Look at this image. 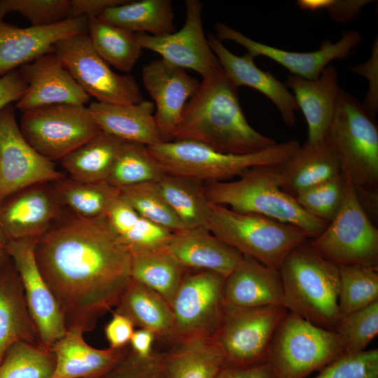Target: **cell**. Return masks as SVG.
<instances>
[{
  "instance_id": "cell-1",
  "label": "cell",
  "mask_w": 378,
  "mask_h": 378,
  "mask_svg": "<svg viewBox=\"0 0 378 378\" xmlns=\"http://www.w3.org/2000/svg\"><path fill=\"white\" fill-rule=\"evenodd\" d=\"M34 255L66 330H93L132 281L130 251L106 216L83 218L64 208L37 239Z\"/></svg>"
},
{
  "instance_id": "cell-2",
  "label": "cell",
  "mask_w": 378,
  "mask_h": 378,
  "mask_svg": "<svg viewBox=\"0 0 378 378\" xmlns=\"http://www.w3.org/2000/svg\"><path fill=\"white\" fill-rule=\"evenodd\" d=\"M174 140L195 141L234 155L260 152L277 144L248 123L237 88L223 69L203 78L183 108Z\"/></svg>"
},
{
  "instance_id": "cell-3",
  "label": "cell",
  "mask_w": 378,
  "mask_h": 378,
  "mask_svg": "<svg viewBox=\"0 0 378 378\" xmlns=\"http://www.w3.org/2000/svg\"><path fill=\"white\" fill-rule=\"evenodd\" d=\"M279 271L283 306L317 326L335 331L341 319L338 265L323 258L306 240L286 256Z\"/></svg>"
},
{
  "instance_id": "cell-4",
  "label": "cell",
  "mask_w": 378,
  "mask_h": 378,
  "mask_svg": "<svg viewBox=\"0 0 378 378\" xmlns=\"http://www.w3.org/2000/svg\"><path fill=\"white\" fill-rule=\"evenodd\" d=\"M276 164L253 167L233 181L208 183L206 196L211 204L261 215L297 227L308 238L317 237L328 223L307 213L281 189Z\"/></svg>"
},
{
  "instance_id": "cell-5",
  "label": "cell",
  "mask_w": 378,
  "mask_h": 378,
  "mask_svg": "<svg viewBox=\"0 0 378 378\" xmlns=\"http://www.w3.org/2000/svg\"><path fill=\"white\" fill-rule=\"evenodd\" d=\"M323 141L346 182L356 189L378 190L377 125L362 104L342 88Z\"/></svg>"
},
{
  "instance_id": "cell-6",
  "label": "cell",
  "mask_w": 378,
  "mask_h": 378,
  "mask_svg": "<svg viewBox=\"0 0 378 378\" xmlns=\"http://www.w3.org/2000/svg\"><path fill=\"white\" fill-rule=\"evenodd\" d=\"M300 146L298 140L291 139L248 155L221 153L192 140H174L147 148L166 174L210 183L239 177L253 167L281 163Z\"/></svg>"
},
{
  "instance_id": "cell-7",
  "label": "cell",
  "mask_w": 378,
  "mask_h": 378,
  "mask_svg": "<svg viewBox=\"0 0 378 378\" xmlns=\"http://www.w3.org/2000/svg\"><path fill=\"white\" fill-rule=\"evenodd\" d=\"M212 204L208 230L242 255L267 266L279 270L286 256L308 239L292 225Z\"/></svg>"
},
{
  "instance_id": "cell-8",
  "label": "cell",
  "mask_w": 378,
  "mask_h": 378,
  "mask_svg": "<svg viewBox=\"0 0 378 378\" xmlns=\"http://www.w3.org/2000/svg\"><path fill=\"white\" fill-rule=\"evenodd\" d=\"M342 354V344L335 330L287 311L270 342L268 362L275 378H306Z\"/></svg>"
},
{
  "instance_id": "cell-9",
  "label": "cell",
  "mask_w": 378,
  "mask_h": 378,
  "mask_svg": "<svg viewBox=\"0 0 378 378\" xmlns=\"http://www.w3.org/2000/svg\"><path fill=\"white\" fill-rule=\"evenodd\" d=\"M346 183L339 211L309 243L323 258L337 265L378 267V230L361 206L353 185Z\"/></svg>"
},
{
  "instance_id": "cell-10",
  "label": "cell",
  "mask_w": 378,
  "mask_h": 378,
  "mask_svg": "<svg viewBox=\"0 0 378 378\" xmlns=\"http://www.w3.org/2000/svg\"><path fill=\"white\" fill-rule=\"evenodd\" d=\"M28 144L55 162L102 130L85 105L60 104L23 112L19 125Z\"/></svg>"
},
{
  "instance_id": "cell-11",
  "label": "cell",
  "mask_w": 378,
  "mask_h": 378,
  "mask_svg": "<svg viewBox=\"0 0 378 378\" xmlns=\"http://www.w3.org/2000/svg\"><path fill=\"white\" fill-rule=\"evenodd\" d=\"M225 276L211 271L188 270L172 304L174 321L168 341L214 338L222 320Z\"/></svg>"
},
{
  "instance_id": "cell-12",
  "label": "cell",
  "mask_w": 378,
  "mask_h": 378,
  "mask_svg": "<svg viewBox=\"0 0 378 378\" xmlns=\"http://www.w3.org/2000/svg\"><path fill=\"white\" fill-rule=\"evenodd\" d=\"M53 51L78 85L97 102L134 104L144 100L134 77L113 71L94 50L88 33L57 41Z\"/></svg>"
},
{
  "instance_id": "cell-13",
  "label": "cell",
  "mask_w": 378,
  "mask_h": 378,
  "mask_svg": "<svg viewBox=\"0 0 378 378\" xmlns=\"http://www.w3.org/2000/svg\"><path fill=\"white\" fill-rule=\"evenodd\" d=\"M287 311L282 304L249 308L224 306L214 339L222 349L226 365L248 367L268 362L270 342Z\"/></svg>"
},
{
  "instance_id": "cell-14",
  "label": "cell",
  "mask_w": 378,
  "mask_h": 378,
  "mask_svg": "<svg viewBox=\"0 0 378 378\" xmlns=\"http://www.w3.org/2000/svg\"><path fill=\"white\" fill-rule=\"evenodd\" d=\"M64 174L24 138L15 109L8 104L0 111V202L31 185L52 182Z\"/></svg>"
},
{
  "instance_id": "cell-15",
  "label": "cell",
  "mask_w": 378,
  "mask_h": 378,
  "mask_svg": "<svg viewBox=\"0 0 378 378\" xmlns=\"http://www.w3.org/2000/svg\"><path fill=\"white\" fill-rule=\"evenodd\" d=\"M202 8L198 0L186 1V19L180 30L160 36L135 34L139 44L173 65L197 72L202 78L218 73L223 69L204 33Z\"/></svg>"
},
{
  "instance_id": "cell-16",
  "label": "cell",
  "mask_w": 378,
  "mask_h": 378,
  "mask_svg": "<svg viewBox=\"0 0 378 378\" xmlns=\"http://www.w3.org/2000/svg\"><path fill=\"white\" fill-rule=\"evenodd\" d=\"M36 241L34 238L20 239L6 243V246L20 275L39 342L51 349L67 330L56 299L37 266L34 255Z\"/></svg>"
},
{
  "instance_id": "cell-17",
  "label": "cell",
  "mask_w": 378,
  "mask_h": 378,
  "mask_svg": "<svg viewBox=\"0 0 378 378\" xmlns=\"http://www.w3.org/2000/svg\"><path fill=\"white\" fill-rule=\"evenodd\" d=\"M215 35L220 41H232L245 48L254 58L264 56L287 69L292 75L306 79H316L330 63L346 58L360 43L362 36L355 30L345 31L337 42L323 41L319 48L312 52H293L255 41L230 26L217 22Z\"/></svg>"
},
{
  "instance_id": "cell-18",
  "label": "cell",
  "mask_w": 378,
  "mask_h": 378,
  "mask_svg": "<svg viewBox=\"0 0 378 378\" xmlns=\"http://www.w3.org/2000/svg\"><path fill=\"white\" fill-rule=\"evenodd\" d=\"M51 182L20 190L0 202V240L38 239L64 211Z\"/></svg>"
},
{
  "instance_id": "cell-19",
  "label": "cell",
  "mask_w": 378,
  "mask_h": 378,
  "mask_svg": "<svg viewBox=\"0 0 378 378\" xmlns=\"http://www.w3.org/2000/svg\"><path fill=\"white\" fill-rule=\"evenodd\" d=\"M142 80L154 101V118L162 141H172L187 100L195 94L200 83L184 69L162 58L144 66Z\"/></svg>"
},
{
  "instance_id": "cell-20",
  "label": "cell",
  "mask_w": 378,
  "mask_h": 378,
  "mask_svg": "<svg viewBox=\"0 0 378 378\" xmlns=\"http://www.w3.org/2000/svg\"><path fill=\"white\" fill-rule=\"evenodd\" d=\"M27 85L17 102L21 111L60 104L85 105L90 97L73 78L56 53H46L18 69Z\"/></svg>"
},
{
  "instance_id": "cell-21",
  "label": "cell",
  "mask_w": 378,
  "mask_h": 378,
  "mask_svg": "<svg viewBox=\"0 0 378 378\" xmlns=\"http://www.w3.org/2000/svg\"><path fill=\"white\" fill-rule=\"evenodd\" d=\"M88 18L80 17L46 27L21 28L0 17V77L52 52L57 41L88 33Z\"/></svg>"
},
{
  "instance_id": "cell-22",
  "label": "cell",
  "mask_w": 378,
  "mask_h": 378,
  "mask_svg": "<svg viewBox=\"0 0 378 378\" xmlns=\"http://www.w3.org/2000/svg\"><path fill=\"white\" fill-rule=\"evenodd\" d=\"M208 41L224 72L237 88L246 86L262 93L274 104L284 122L288 127L294 126L295 113L299 108L286 84L270 71L259 69L254 57L248 52L237 56L230 52L215 34L210 33Z\"/></svg>"
},
{
  "instance_id": "cell-23",
  "label": "cell",
  "mask_w": 378,
  "mask_h": 378,
  "mask_svg": "<svg viewBox=\"0 0 378 378\" xmlns=\"http://www.w3.org/2000/svg\"><path fill=\"white\" fill-rule=\"evenodd\" d=\"M223 301L225 307L239 308L282 304L283 286L279 270L243 255L225 277Z\"/></svg>"
},
{
  "instance_id": "cell-24",
  "label": "cell",
  "mask_w": 378,
  "mask_h": 378,
  "mask_svg": "<svg viewBox=\"0 0 378 378\" xmlns=\"http://www.w3.org/2000/svg\"><path fill=\"white\" fill-rule=\"evenodd\" d=\"M337 69L329 64L314 80L290 75L286 85L293 91L295 102L307 125V141H323L332 120L340 87Z\"/></svg>"
},
{
  "instance_id": "cell-25",
  "label": "cell",
  "mask_w": 378,
  "mask_h": 378,
  "mask_svg": "<svg viewBox=\"0 0 378 378\" xmlns=\"http://www.w3.org/2000/svg\"><path fill=\"white\" fill-rule=\"evenodd\" d=\"M167 246L187 270L211 271L225 277L243 257L206 228L172 232Z\"/></svg>"
},
{
  "instance_id": "cell-26",
  "label": "cell",
  "mask_w": 378,
  "mask_h": 378,
  "mask_svg": "<svg viewBox=\"0 0 378 378\" xmlns=\"http://www.w3.org/2000/svg\"><path fill=\"white\" fill-rule=\"evenodd\" d=\"M88 108L102 131L120 139L146 147L163 142L154 118L155 104L152 102L112 104L95 101Z\"/></svg>"
},
{
  "instance_id": "cell-27",
  "label": "cell",
  "mask_w": 378,
  "mask_h": 378,
  "mask_svg": "<svg viewBox=\"0 0 378 378\" xmlns=\"http://www.w3.org/2000/svg\"><path fill=\"white\" fill-rule=\"evenodd\" d=\"M78 329H69L51 348L55 368L50 378H102L123 356V349H99L89 345Z\"/></svg>"
},
{
  "instance_id": "cell-28",
  "label": "cell",
  "mask_w": 378,
  "mask_h": 378,
  "mask_svg": "<svg viewBox=\"0 0 378 378\" xmlns=\"http://www.w3.org/2000/svg\"><path fill=\"white\" fill-rule=\"evenodd\" d=\"M18 342L39 343L20 275L11 258L0 267V363Z\"/></svg>"
},
{
  "instance_id": "cell-29",
  "label": "cell",
  "mask_w": 378,
  "mask_h": 378,
  "mask_svg": "<svg viewBox=\"0 0 378 378\" xmlns=\"http://www.w3.org/2000/svg\"><path fill=\"white\" fill-rule=\"evenodd\" d=\"M279 186L293 197L341 175L338 162L324 143L306 141L289 158L276 164Z\"/></svg>"
},
{
  "instance_id": "cell-30",
  "label": "cell",
  "mask_w": 378,
  "mask_h": 378,
  "mask_svg": "<svg viewBox=\"0 0 378 378\" xmlns=\"http://www.w3.org/2000/svg\"><path fill=\"white\" fill-rule=\"evenodd\" d=\"M226 365L224 354L214 338L190 340L164 354L163 378H215Z\"/></svg>"
},
{
  "instance_id": "cell-31",
  "label": "cell",
  "mask_w": 378,
  "mask_h": 378,
  "mask_svg": "<svg viewBox=\"0 0 378 378\" xmlns=\"http://www.w3.org/2000/svg\"><path fill=\"white\" fill-rule=\"evenodd\" d=\"M113 312L130 318L134 326L151 331L155 338L168 341L173 326L172 307L158 293L134 280Z\"/></svg>"
},
{
  "instance_id": "cell-32",
  "label": "cell",
  "mask_w": 378,
  "mask_h": 378,
  "mask_svg": "<svg viewBox=\"0 0 378 378\" xmlns=\"http://www.w3.org/2000/svg\"><path fill=\"white\" fill-rule=\"evenodd\" d=\"M130 253L132 279L158 293L172 306L188 270L178 262L167 245Z\"/></svg>"
},
{
  "instance_id": "cell-33",
  "label": "cell",
  "mask_w": 378,
  "mask_h": 378,
  "mask_svg": "<svg viewBox=\"0 0 378 378\" xmlns=\"http://www.w3.org/2000/svg\"><path fill=\"white\" fill-rule=\"evenodd\" d=\"M97 18L134 34L160 36L176 31L169 0L128 1L106 8Z\"/></svg>"
},
{
  "instance_id": "cell-34",
  "label": "cell",
  "mask_w": 378,
  "mask_h": 378,
  "mask_svg": "<svg viewBox=\"0 0 378 378\" xmlns=\"http://www.w3.org/2000/svg\"><path fill=\"white\" fill-rule=\"evenodd\" d=\"M125 141L101 131L59 162L71 178L83 182L106 181Z\"/></svg>"
},
{
  "instance_id": "cell-35",
  "label": "cell",
  "mask_w": 378,
  "mask_h": 378,
  "mask_svg": "<svg viewBox=\"0 0 378 378\" xmlns=\"http://www.w3.org/2000/svg\"><path fill=\"white\" fill-rule=\"evenodd\" d=\"M158 184L185 229H208L213 204L206 196L203 182L165 174Z\"/></svg>"
},
{
  "instance_id": "cell-36",
  "label": "cell",
  "mask_w": 378,
  "mask_h": 378,
  "mask_svg": "<svg viewBox=\"0 0 378 378\" xmlns=\"http://www.w3.org/2000/svg\"><path fill=\"white\" fill-rule=\"evenodd\" d=\"M51 184L62 205L86 219L106 216L112 203L120 197V190L106 181L83 182L64 175Z\"/></svg>"
},
{
  "instance_id": "cell-37",
  "label": "cell",
  "mask_w": 378,
  "mask_h": 378,
  "mask_svg": "<svg viewBox=\"0 0 378 378\" xmlns=\"http://www.w3.org/2000/svg\"><path fill=\"white\" fill-rule=\"evenodd\" d=\"M106 217L120 241L130 252L166 246L172 232L139 214L120 197Z\"/></svg>"
},
{
  "instance_id": "cell-38",
  "label": "cell",
  "mask_w": 378,
  "mask_h": 378,
  "mask_svg": "<svg viewBox=\"0 0 378 378\" xmlns=\"http://www.w3.org/2000/svg\"><path fill=\"white\" fill-rule=\"evenodd\" d=\"M88 34L99 57L123 72L130 71L141 54L134 33L97 18H88Z\"/></svg>"
},
{
  "instance_id": "cell-39",
  "label": "cell",
  "mask_w": 378,
  "mask_h": 378,
  "mask_svg": "<svg viewBox=\"0 0 378 378\" xmlns=\"http://www.w3.org/2000/svg\"><path fill=\"white\" fill-rule=\"evenodd\" d=\"M166 173L142 144L125 141L106 182L120 190L148 182H159Z\"/></svg>"
},
{
  "instance_id": "cell-40",
  "label": "cell",
  "mask_w": 378,
  "mask_h": 378,
  "mask_svg": "<svg viewBox=\"0 0 378 378\" xmlns=\"http://www.w3.org/2000/svg\"><path fill=\"white\" fill-rule=\"evenodd\" d=\"M55 363L51 349L39 343L18 342L0 363V378H50Z\"/></svg>"
},
{
  "instance_id": "cell-41",
  "label": "cell",
  "mask_w": 378,
  "mask_h": 378,
  "mask_svg": "<svg viewBox=\"0 0 378 378\" xmlns=\"http://www.w3.org/2000/svg\"><path fill=\"white\" fill-rule=\"evenodd\" d=\"M338 307L344 317L378 301L377 267L338 265Z\"/></svg>"
},
{
  "instance_id": "cell-42",
  "label": "cell",
  "mask_w": 378,
  "mask_h": 378,
  "mask_svg": "<svg viewBox=\"0 0 378 378\" xmlns=\"http://www.w3.org/2000/svg\"><path fill=\"white\" fill-rule=\"evenodd\" d=\"M120 197L141 216L172 232L185 229L165 200L158 182L122 188Z\"/></svg>"
},
{
  "instance_id": "cell-43",
  "label": "cell",
  "mask_w": 378,
  "mask_h": 378,
  "mask_svg": "<svg viewBox=\"0 0 378 378\" xmlns=\"http://www.w3.org/2000/svg\"><path fill=\"white\" fill-rule=\"evenodd\" d=\"M344 354L365 351L378 333V301L342 317L335 330Z\"/></svg>"
},
{
  "instance_id": "cell-44",
  "label": "cell",
  "mask_w": 378,
  "mask_h": 378,
  "mask_svg": "<svg viewBox=\"0 0 378 378\" xmlns=\"http://www.w3.org/2000/svg\"><path fill=\"white\" fill-rule=\"evenodd\" d=\"M346 189V183L340 175L304 190L295 199L307 213L330 223L342 206Z\"/></svg>"
},
{
  "instance_id": "cell-45",
  "label": "cell",
  "mask_w": 378,
  "mask_h": 378,
  "mask_svg": "<svg viewBox=\"0 0 378 378\" xmlns=\"http://www.w3.org/2000/svg\"><path fill=\"white\" fill-rule=\"evenodd\" d=\"M71 0H0V17L18 12L31 27H46L69 18Z\"/></svg>"
},
{
  "instance_id": "cell-46",
  "label": "cell",
  "mask_w": 378,
  "mask_h": 378,
  "mask_svg": "<svg viewBox=\"0 0 378 378\" xmlns=\"http://www.w3.org/2000/svg\"><path fill=\"white\" fill-rule=\"evenodd\" d=\"M314 378H378V349L344 354Z\"/></svg>"
},
{
  "instance_id": "cell-47",
  "label": "cell",
  "mask_w": 378,
  "mask_h": 378,
  "mask_svg": "<svg viewBox=\"0 0 378 378\" xmlns=\"http://www.w3.org/2000/svg\"><path fill=\"white\" fill-rule=\"evenodd\" d=\"M164 354L142 357L130 346L120 360L102 378H155L162 370Z\"/></svg>"
},
{
  "instance_id": "cell-48",
  "label": "cell",
  "mask_w": 378,
  "mask_h": 378,
  "mask_svg": "<svg viewBox=\"0 0 378 378\" xmlns=\"http://www.w3.org/2000/svg\"><path fill=\"white\" fill-rule=\"evenodd\" d=\"M370 0H299L297 5L302 10H325L329 17L339 23H347L356 19Z\"/></svg>"
},
{
  "instance_id": "cell-49",
  "label": "cell",
  "mask_w": 378,
  "mask_h": 378,
  "mask_svg": "<svg viewBox=\"0 0 378 378\" xmlns=\"http://www.w3.org/2000/svg\"><path fill=\"white\" fill-rule=\"evenodd\" d=\"M351 71L366 78L369 90L361 103L365 110L373 118L378 111V41L376 37L373 43L371 55L368 60L351 67Z\"/></svg>"
},
{
  "instance_id": "cell-50",
  "label": "cell",
  "mask_w": 378,
  "mask_h": 378,
  "mask_svg": "<svg viewBox=\"0 0 378 378\" xmlns=\"http://www.w3.org/2000/svg\"><path fill=\"white\" fill-rule=\"evenodd\" d=\"M134 327L132 321L127 316L113 312L111 319L104 327V333L109 348L118 349L128 346Z\"/></svg>"
},
{
  "instance_id": "cell-51",
  "label": "cell",
  "mask_w": 378,
  "mask_h": 378,
  "mask_svg": "<svg viewBox=\"0 0 378 378\" xmlns=\"http://www.w3.org/2000/svg\"><path fill=\"white\" fill-rule=\"evenodd\" d=\"M27 85L19 70L0 77V111L13 102H18L24 94Z\"/></svg>"
},
{
  "instance_id": "cell-52",
  "label": "cell",
  "mask_w": 378,
  "mask_h": 378,
  "mask_svg": "<svg viewBox=\"0 0 378 378\" xmlns=\"http://www.w3.org/2000/svg\"><path fill=\"white\" fill-rule=\"evenodd\" d=\"M127 1V0H71L69 18H98L106 8Z\"/></svg>"
},
{
  "instance_id": "cell-53",
  "label": "cell",
  "mask_w": 378,
  "mask_h": 378,
  "mask_svg": "<svg viewBox=\"0 0 378 378\" xmlns=\"http://www.w3.org/2000/svg\"><path fill=\"white\" fill-rule=\"evenodd\" d=\"M215 378H275L274 372L269 362L239 367L225 365Z\"/></svg>"
},
{
  "instance_id": "cell-54",
  "label": "cell",
  "mask_w": 378,
  "mask_h": 378,
  "mask_svg": "<svg viewBox=\"0 0 378 378\" xmlns=\"http://www.w3.org/2000/svg\"><path fill=\"white\" fill-rule=\"evenodd\" d=\"M155 335L150 330L144 328L134 330L129 346L131 350L142 357H148L153 354V344Z\"/></svg>"
},
{
  "instance_id": "cell-55",
  "label": "cell",
  "mask_w": 378,
  "mask_h": 378,
  "mask_svg": "<svg viewBox=\"0 0 378 378\" xmlns=\"http://www.w3.org/2000/svg\"><path fill=\"white\" fill-rule=\"evenodd\" d=\"M355 189L357 197L371 220L378 216V190Z\"/></svg>"
},
{
  "instance_id": "cell-56",
  "label": "cell",
  "mask_w": 378,
  "mask_h": 378,
  "mask_svg": "<svg viewBox=\"0 0 378 378\" xmlns=\"http://www.w3.org/2000/svg\"><path fill=\"white\" fill-rule=\"evenodd\" d=\"M10 260L6 244L0 240V267Z\"/></svg>"
},
{
  "instance_id": "cell-57",
  "label": "cell",
  "mask_w": 378,
  "mask_h": 378,
  "mask_svg": "<svg viewBox=\"0 0 378 378\" xmlns=\"http://www.w3.org/2000/svg\"><path fill=\"white\" fill-rule=\"evenodd\" d=\"M155 378H163L162 372L159 374L158 376H156Z\"/></svg>"
}]
</instances>
